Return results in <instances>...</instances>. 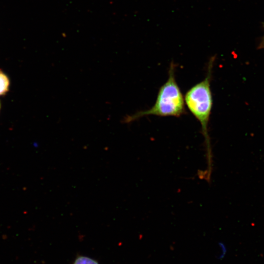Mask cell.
Masks as SVG:
<instances>
[{
	"mask_svg": "<svg viewBox=\"0 0 264 264\" xmlns=\"http://www.w3.org/2000/svg\"><path fill=\"white\" fill-rule=\"evenodd\" d=\"M73 264H98V263L90 258L85 256H80L75 261Z\"/></svg>",
	"mask_w": 264,
	"mask_h": 264,
	"instance_id": "4",
	"label": "cell"
},
{
	"mask_svg": "<svg viewBox=\"0 0 264 264\" xmlns=\"http://www.w3.org/2000/svg\"><path fill=\"white\" fill-rule=\"evenodd\" d=\"M176 66L170 64L167 81L160 88L154 105L150 109L139 111L124 117L121 122L130 123L144 116L179 117L185 113L184 99L175 75Z\"/></svg>",
	"mask_w": 264,
	"mask_h": 264,
	"instance_id": "1",
	"label": "cell"
},
{
	"mask_svg": "<svg viewBox=\"0 0 264 264\" xmlns=\"http://www.w3.org/2000/svg\"><path fill=\"white\" fill-rule=\"evenodd\" d=\"M215 60V56L212 57L210 59L208 71L205 79L189 89L186 93L184 98L188 109L200 123L209 163H211L212 155L208 126L213 104L210 82Z\"/></svg>",
	"mask_w": 264,
	"mask_h": 264,
	"instance_id": "2",
	"label": "cell"
},
{
	"mask_svg": "<svg viewBox=\"0 0 264 264\" xmlns=\"http://www.w3.org/2000/svg\"><path fill=\"white\" fill-rule=\"evenodd\" d=\"M259 48H264V36L262 38V41L259 46Z\"/></svg>",
	"mask_w": 264,
	"mask_h": 264,
	"instance_id": "5",
	"label": "cell"
},
{
	"mask_svg": "<svg viewBox=\"0 0 264 264\" xmlns=\"http://www.w3.org/2000/svg\"><path fill=\"white\" fill-rule=\"evenodd\" d=\"M10 82L8 77L0 71V96L5 94L9 90Z\"/></svg>",
	"mask_w": 264,
	"mask_h": 264,
	"instance_id": "3",
	"label": "cell"
},
{
	"mask_svg": "<svg viewBox=\"0 0 264 264\" xmlns=\"http://www.w3.org/2000/svg\"></svg>",
	"mask_w": 264,
	"mask_h": 264,
	"instance_id": "6",
	"label": "cell"
}]
</instances>
